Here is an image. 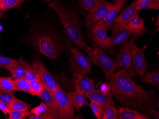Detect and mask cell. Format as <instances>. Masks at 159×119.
<instances>
[{"label": "cell", "mask_w": 159, "mask_h": 119, "mask_svg": "<svg viewBox=\"0 0 159 119\" xmlns=\"http://www.w3.org/2000/svg\"><path fill=\"white\" fill-rule=\"evenodd\" d=\"M66 95L74 108L79 114H81L80 109L83 106L90 105L87 100V96L85 94L75 91L74 92L66 93Z\"/></svg>", "instance_id": "obj_18"}, {"label": "cell", "mask_w": 159, "mask_h": 119, "mask_svg": "<svg viewBox=\"0 0 159 119\" xmlns=\"http://www.w3.org/2000/svg\"><path fill=\"white\" fill-rule=\"evenodd\" d=\"M100 90L103 93L107 94L111 91V87L109 83H103L101 86V89Z\"/></svg>", "instance_id": "obj_39"}, {"label": "cell", "mask_w": 159, "mask_h": 119, "mask_svg": "<svg viewBox=\"0 0 159 119\" xmlns=\"http://www.w3.org/2000/svg\"><path fill=\"white\" fill-rule=\"evenodd\" d=\"M118 113V109L111 105L105 109L102 119H119Z\"/></svg>", "instance_id": "obj_32"}, {"label": "cell", "mask_w": 159, "mask_h": 119, "mask_svg": "<svg viewBox=\"0 0 159 119\" xmlns=\"http://www.w3.org/2000/svg\"><path fill=\"white\" fill-rule=\"evenodd\" d=\"M39 97L48 105V107L57 110L56 101L53 95V92L48 89L45 85Z\"/></svg>", "instance_id": "obj_21"}, {"label": "cell", "mask_w": 159, "mask_h": 119, "mask_svg": "<svg viewBox=\"0 0 159 119\" xmlns=\"http://www.w3.org/2000/svg\"><path fill=\"white\" fill-rule=\"evenodd\" d=\"M91 38L96 46L104 49H108L110 38L107 31L97 23L93 24L89 27Z\"/></svg>", "instance_id": "obj_11"}, {"label": "cell", "mask_w": 159, "mask_h": 119, "mask_svg": "<svg viewBox=\"0 0 159 119\" xmlns=\"http://www.w3.org/2000/svg\"><path fill=\"white\" fill-rule=\"evenodd\" d=\"M0 91L13 92L17 91L12 78L0 76Z\"/></svg>", "instance_id": "obj_25"}, {"label": "cell", "mask_w": 159, "mask_h": 119, "mask_svg": "<svg viewBox=\"0 0 159 119\" xmlns=\"http://www.w3.org/2000/svg\"><path fill=\"white\" fill-rule=\"evenodd\" d=\"M39 78V75L34 68L33 65H31L28 63H27L26 67V72L24 79L28 81H30L32 80Z\"/></svg>", "instance_id": "obj_35"}, {"label": "cell", "mask_w": 159, "mask_h": 119, "mask_svg": "<svg viewBox=\"0 0 159 119\" xmlns=\"http://www.w3.org/2000/svg\"><path fill=\"white\" fill-rule=\"evenodd\" d=\"M115 62L118 69L120 67H128L131 65V50L129 39L122 44Z\"/></svg>", "instance_id": "obj_16"}, {"label": "cell", "mask_w": 159, "mask_h": 119, "mask_svg": "<svg viewBox=\"0 0 159 119\" xmlns=\"http://www.w3.org/2000/svg\"><path fill=\"white\" fill-rule=\"evenodd\" d=\"M27 1V0H26ZM43 1H46V2H51L52 1V0H43Z\"/></svg>", "instance_id": "obj_44"}, {"label": "cell", "mask_w": 159, "mask_h": 119, "mask_svg": "<svg viewBox=\"0 0 159 119\" xmlns=\"http://www.w3.org/2000/svg\"><path fill=\"white\" fill-rule=\"evenodd\" d=\"M156 21L157 22H155V25L159 27V16H158L157 17V19H156Z\"/></svg>", "instance_id": "obj_40"}, {"label": "cell", "mask_w": 159, "mask_h": 119, "mask_svg": "<svg viewBox=\"0 0 159 119\" xmlns=\"http://www.w3.org/2000/svg\"><path fill=\"white\" fill-rule=\"evenodd\" d=\"M27 63V62L24 60L22 57L18 59V63L17 66L9 70L12 78L14 79L24 78L25 74Z\"/></svg>", "instance_id": "obj_20"}, {"label": "cell", "mask_w": 159, "mask_h": 119, "mask_svg": "<svg viewBox=\"0 0 159 119\" xmlns=\"http://www.w3.org/2000/svg\"><path fill=\"white\" fill-rule=\"evenodd\" d=\"M49 5L57 14L71 42L83 49L86 45V42L76 15L57 0L49 3Z\"/></svg>", "instance_id": "obj_3"}, {"label": "cell", "mask_w": 159, "mask_h": 119, "mask_svg": "<svg viewBox=\"0 0 159 119\" xmlns=\"http://www.w3.org/2000/svg\"><path fill=\"white\" fill-rule=\"evenodd\" d=\"M29 82L33 91L34 96H40L44 87V84L41 79L40 78H37L34 79L32 80L29 81Z\"/></svg>", "instance_id": "obj_31"}, {"label": "cell", "mask_w": 159, "mask_h": 119, "mask_svg": "<svg viewBox=\"0 0 159 119\" xmlns=\"http://www.w3.org/2000/svg\"><path fill=\"white\" fill-rule=\"evenodd\" d=\"M9 119H25L32 114L30 111H10L8 113Z\"/></svg>", "instance_id": "obj_34"}, {"label": "cell", "mask_w": 159, "mask_h": 119, "mask_svg": "<svg viewBox=\"0 0 159 119\" xmlns=\"http://www.w3.org/2000/svg\"><path fill=\"white\" fill-rule=\"evenodd\" d=\"M121 1H126L127 0H121Z\"/></svg>", "instance_id": "obj_45"}, {"label": "cell", "mask_w": 159, "mask_h": 119, "mask_svg": "<svg viewBox=\"0 0 159 119\" xmlns=\"http://www.w3.org/2000/svg\"><path fill=\"white\" fill-rule=\"evenodd\" d=\"M8 107L10 111H25L31 108V105L16 98Z\"/></svg>", "instance_id": "obj_28"}, {"label": "cell", "mask_w": 159, "mask_h": 119, "mask_svg": "<svg viewBox=\"0 0 159 119\" xmlns=\"http://www.w3.org/2000/svg\"><path fill=\"white\" fill-rule=\"evenodd\" d=\"M83 48L91 62L101 67L109 82L118 69L115 60L108 56L102 48L98 46L91 48L85 45Z\"/></svg>", "instance_id": "obj_5"}, {"label": "cell", "mask_w": 159, "mask_h": 119, "mask_svg": "<svg viewBox=\"0 0 159 119\" xmlns=\"http://www.w3.org/2000/svg\"><path fill=\"white\" fill-rule=\"evenodd\" d=\"M119 119H150V117L142 112L126 107H119Z\"/></svg>", "instance_id": "obj_19"}, {"label": "cell", "mask_w": 159, "mask_h": 119, "mask_svg": "<svg viewBox=\"0 0 159 119\" xmlns=\"http://www.w3.org/2000/svg\"><path fill=\"white\" fill-rule=\"evenodd\" d=\"M2 1L3 0H0V11L1 10L2 4Z\"/></svg>", "instance_id": "obj_42"}, {"label": "cell", "mask_w": 159, "mask_h": 119, "mask_svg": "<svg viewBox=\"0 0 159 119\" xmlns=\"http://www.w3.org/2000/svg\"><path fill=\"white\" fill-rule=\"evenodd\" d=\"M72 81L75 87V91L83 94H87L95 89L93 81L87 76L81 79L74 78L72 79Z\"/></svg>", "instance_id": "obj_17"}, {"label": "cell", "mask_w": 159, "mask_h": 119, "mask_svg": "<svg viewBox=\"0 0 159 119\" xmlns=\"http://www.w3.org/2000/svg\"><path fill=\"white\" fill-rule=\"evenodd\" d=\"M28 119H58V112L56 109H52L49 107L48 110L44 113L40 115L31 114Z\"/></svg>", "instance_id": "obj_26"}, {"label": "cell", "mask_w": 159, "mask_h": 119, "mask_svg": "<svg viewBox=\"0 0 159 119\" xmlns=\"http://www.w3.org/2000/svg\"><path fill=\"white\" fill-rule=\"evenodd\" d=\"M69 52L70 64L74 78L83 79L86 74L91 73L92 65L89 57L75 47H71Z\"/></svg>", "instance_id": "obj_6"}, {"label": "cell", "mask_w": 159, "mask_h": 119, "mask_svg": "<svg viewBox=\"0 0 159 119\" xmlns=\"http://www.w3.org/2000/svg\"><path fill=\"white\" fill-rule=\"evenodd\" d=\"M99 1L100 2H102V3H104V2H106V0H99Z\"/></svg>", "instance_id": "obj_43"}, {"label": "cell", "mask_w": 159, "mask_h": 119, "mask_svg": "<svg viewBox=\"0 0 159 119\" xmlns=\"http://www.w3.org/2000/svg\"><path fill=\"white\" fill-rule=\"evenodd\" d=\"M32 65L37 72L39 78L44 85L50 90L54 92L60 87L39 58H35L33 61Z\"/></svg>", "instance_id": "obj_8"}, {"label": "cell", "mask_w": 159, "mask_h": 119, "mask_svg": "<svg viewBox=\"0 0 159 119\" xmlns=\"http://www.w3.org/2000/svg\"><path fill=\"white\" fill-rule=\"evenodd\" d=\"M126 1H123L121 0H116L113 3V5L111 9L107 13L106 16L97 22V24L103 28L106 31H108L113 24L119 12L120 11L123 6L125 4Z\"/></svg>", "instance_id": "obj_12"}, {"label": "cell", "mask_w": 159, "mask_h": 119, "mask_svg": "<svg viewBox=\"0 0 159 119\" xmlns=\"http://www.w3.org/2000/svg\"><path fill=\"white\" fill-rule=\"evenodd\" d=\"M59 118L61 119H73L75 116V108L70 103L66 93L60 87L53 92Z\"/></svg>", "instance_id": "obj_7"}, {"label": "cell", "mask_w": 159, "mask_h": 119, "mask_svg": "<svg viewBox=\"0 0 159 119\" xmlns=\"http://www.w3.org/2000/svg\"><path fill=\"white\" fill-rule=\"evenodd\" d=\"M5 12V11H0V18L3 15Z\"/></svg>", "instance_id": "obj_41"}, {"label": "cell", "mask_w": 159, "mask_h": 119, "mask_svg": "<svg viewBox=\"0 0 159 119\" xmlns=\"http://www.w3.org/2000/svg\"><path fill=\"white\" fill-rule=\"evenodd\" d=\"M111 28L112 34L110 38L108 49L123 44L132 35V30L126 25H112Z\"/></svg>", "instance_id": "obj_9"}, {"label": "cell", "mask_w": 159, "mask_h": 119, "mask_svg": "<svg viewBox=\"0 0 159 119\" xmlns=\"http://www.w3.org/2000/svg\"><path fill=\"white\" fill-rule=\"evenodd\" d=\"M0 110L3 113V114L7 116V114H8L10 112V109L8 106L5 103L0 101Z\"/></svg>", "instance_id": "obj_38"}, {"label": "cell", "mask_w": 159, "mask_h": 119, "mask_svg": "<svg viewBox=\"0 0 159 119\" xmlns=\"http://www.w3.org/2000/svg\"><path fill=\"white\" fill-rule=\"evenodd\" d=\"M26 0H3L2 4L1 10L6 11L13 8H20L21 4Z\"/></svg>", "instance_id": "obj_29"}, {"label": "cell", "mask_w": 159, "mask_h": 119, "mask_svg": "<svg viewBox=\"0 0 159 119\" xmlns=\"http://www.w3.org/2000/svg\"><path fill=\"white\" fill-rule=\"evenodd\" d=\"M16 98V97L13 92L0 91V101L5 103L8 106Z\"/></svg>", "instance_id": "obj_33"}, {"label": "cell", "mask_w": 159, "mask_h": 119, "mask_svg": "<svg viewBox=\"0 0 159 119\" xmlns=\"http://www.w3.org/2000/svg\"><path fill=\"white\" fill-rule=\"evenodd\" d=\"M89 106L97 119H102L104 111L99 104L94 101H91Z\"/></svg>", "instance_id": "obj_36"}, {"label": "cell", "mask_w": 159, "mask_h": 119, "mask_svg": "<svg viewBox=\"0 0 159 119\" xmlns=\"http://www.w3.org/2000/svg\"><path fill=\"white\" fill-rule=\"evenodd\" d=\"M49 107L45 103L42 102L38 106L34 107L31 110L32 114L35 115H40L44 113L49 109Z\"/></svg>", "instance_id": "obj_37"}, {"label": "cell", "mask_w": 159, "mask_h": 119, "mask_svg": "<svg viewBox=\"0 0 159 119\" xmlns=\"http://www.w3.org/2000/svg\"><path fill=\"white\" fill-rule=\"evenodd\" d=\"M144 20L140 18L138 14H137L126 24L132 30V35L135 41L149 32L144 25Z\"/></svg>", "instance_id": "obj_14"}, {"label": "cell", "mask_w": 159, "mask_h": 119, "mask_svg": "<svg viewBox=\"0 0 159 119\" xmlns=\"http://www.w3.org/2000/svg\"><path fill=\"white\" fill-rule=\"evenodd\" d=\"M113 96L122 107L134 109L159 119V113L155 108V93L143 88L132 78L114 74L109 82Z\"/></svg>", "instance_id": "obj_1"}, {"label": "cell", "mask_w": 159, "mask_h": 119, "mask_svg": "<svg viewBox=\"0 0 159 119\" xmlns=\"http://www.w3.org/2000/svg\"><path fill=\"white\" fill-rule=\"evenodd\" d=\"M85 95L91 101L99 104L104 111L107 107L114 105V100L112 98L113 95L111 91L105 94L100 90L95 89Z\"/></svg>", "instance_id": "obj_13"}, {"label": "cell", "mask_w": 159, "mask_h": 119, "mask_svg": "<svg viewBox=\"0 0 159 119\" xmlns=\"http://www.w3.org/2000/svg\"><path fill=\"white\" fill-rule=\"evenodd\" d=\"M113 5V3L107 2L101 3L94 10L89 12L86 15L85 19L86 25L89 27L91 25L96 23L99 20L104 18L111 9Z\"/></svg>", "instance_id": "obj_10"}, {"label": "cell", "mask_w": 159, "mask_h": 119, "mask_svg": "<svg viewBox=\"0 0 159 119\" xmlns=\"http://www.w3.org/2000/svg\"><path fill=\"white\" fill-rule=\"evenodd\" d=\"M14 81L17 91H22L34 96L29 81L24 78L15 79Z\"/></svg>", "instance_id": "obj_24"}, {"label": "cell", "mask_w": 159, "mask_h": 119, "mask_svg": "<svg viewBox=\"0 0 159 119\" xmlns=\"http://www.w3.org/2000/svg\"><path fill=\"white\" fill-rule=\"evenodd\" d=\"M140 80L143 82L150 83L159 87V73L158 72H145L140 76Z\"/></svg>", "instance_id": "obj_22"}, {"label": "cell", "mask_w": 159, "mask_h": 119, "mask_svg": "<svg viewBox=\"0 0 159 119\" xmlns=\"http://www.w3.org/2000/svg\"><path fill=\"white\" fill-rule=\"evenodd\" d=\"M129 42L131 50V65L114 74L131 78L136 75L141 76L146 72L148 67L144 55V49L137 47L133 38L129 39Z\"/></svg>", "instance_id": "obj_4"}, {"label": "cell", "mask_w": 159, "mask_h": 119, "mask_svg": "<svg viewBox=\"0 0 159 119\" xmlns=\"http://www.w3.org/2000/svg\"><path fill=\"white\" fill-rule=\"evenodd\" d=\"M18 63V59H13L0 55V68L9 70L10 69L16 67Z\"/></svg>", "instance_id": "obj_30"}, {"label": "cell", "mask_w": 159, "mask_h": 119, "mask_svg": "<svg viewBox=\"0 0 159 119\" xmlns=\"http://www.w3.org/2000/svg\"><path fill=\"white\" fill-rule=\"evenodd\" d=\"M139 1H140V0H136V2H139Z\"/></svg>", "instance_id": "obj_46"}, {"label": "cell", "mask_w": 159, "mask_h": 119, "mask_svg": "<svg viewBox=\"0 0 159 119\" xmlns=\"http://www.w3.org/2000/svg\"><path fill=\"white\" fill-rule=\"evenodd\" d=\"M136 7L139 11L142 10H159V0H140L136 2Z\"/></svg>", "instance_id": "obj_23"}, {"label": "cell", "mask_w": 159, "mask_h": 119, "mask_svg": "<svg viewBox=\"0 0 159 119\" xmlns=\"http://www.w3.org/2000/svg\"><path fill=\"white\" fill-rule=\"evenodd\" d=\"M57 35L52 31L34 29L27 41L48 58L57 59L63 54L66 48L61 38Z\"/></svg>", "instance_id": "obj_2"}, {"label": "cell", "mask_w": 159, "mask_h": 119, "mask_svg": "<svg viewBox=\"0 0 159 119\" xmlns=\"http://www.w3.org/2000/svg\"><path fill=\"white\" fill-rule=\"evenodd\" d=\"M102 2L99 0H80L79 4L82 9L91 12L94 10Z\"/></svg>", "instance_id": "obj_27"}, {"label": "cell", "mask_w": 159, "mask_h": 119, "mask_svg": "<svg viewBox=\"0 0 159 119\" xmlns=\"http://www.w3.org/2000/svg\"><path fill=\"white\" fill-rule=\"evenodd\" d=\"M136 7V1L134 0L132 4L126 7L120 15L117 16L113 25H126L139 12Z\"/></svg>", "instance_id": "obj_15"}]
</instances>
